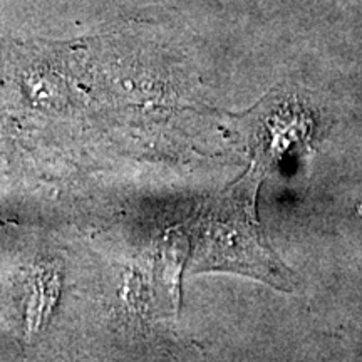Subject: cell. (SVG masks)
<instances>
[{"label": "cell", "mask_w": 362, "mask_h": 362, "mask_svg": "<svg viewBox=\"0 0 362 362\" xmlns=\"http://www.w3.org/2000/svg\"><path fill=\"white\" fill-rule=\"evenodd\" d=\"M255 180L208 203L193 225L192 270H232L292 287L291 274L267 247L253 216Z\"/></svg>", "instance_id": "1"}]
</instances>
